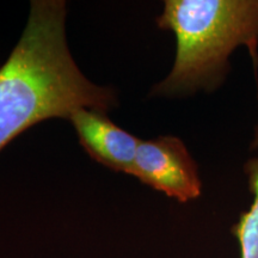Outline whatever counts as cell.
<instances>
[{"label": "cell", "instance_id": "3957f363", "mask_svg": "<svg viewBox=\"0 0 258 258\" xmlns=\"http://www.w3.org/2000/svg\"><path fill=\"white\" fill-rule=\"evenodd\" d=\"M132 176L180 203L202 194L198 164L184 143L171 135L140 140Z\"/></svg>", "mask_w": 258, "mask_h": 258}, {"label": "cell", "instance_id": "5b68a950", "mask_svg": "<svg viewBox=\"0 0 258 258\" xmlns=\"http://www.w3.org/2000/svg\"><path fill=\"white\" fill-rule=\"evenodd\" d=\"M251 147L257 151V154L244 164V173L252 194V203L232 228V233L239 243L241 258H258V121Z\"/></svg>", "mask_w": 258, "mask_h": 258}, {"label": "cell", "instance_id": "6da1fadb", "mask_svg": "<svg viewBox=\"0 0 258 258\" xmlns=\"http://www.w3.org/2000/svg\"><path fill=\"white\" fill-rule=\"evenodd\" d=\"M64 15V2H32L21 40L0 67V151L38 122L116 104L114 92L86 79L71 56Z\"/></svg>", "mask_w": 258, "mask_h": 258}, {"label": "cell", "instance_id": "277c9868", "mask_svg": "<svg viewBox=\"0 0 258 258\" xmlns=\"http://www.w3.org/2000/svg\"><path fill=\"white\" fill-rule=\"evenodd\" d=\"M70 121L80 145L93 160L116 172L133 173L140 139L116 125L101 110L78 109Z\"/></svg>", "mask_w": 258, "mask_h": 258}, {"label": "cell", "instance_id": "7a4b0ae2", "mask_svg": "<svg viewBox=\"0 0 258 258\" xmlns=\"http://www.w3.org/2000/svg\"><path fill=\"white\" fill-rule=\"evenodd\" d=\"M157 24L175 34L177 49L172 70L153 96L215 91L239 47L247 48L257 67L258 0H166Z\"/></svg>", "mask_w": 258, "mask_h": 258}]
</instances>
